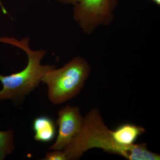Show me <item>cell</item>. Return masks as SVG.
<instances>
[{
  "label": "cell",
  "mask_w": 160,
  "mask_h": 160,
  "mask_svg": "<svg viewBox=\"0 0 160 160\" xmlns=\"http://www.w3.org/2000/svg\"><path fill=\"white\" fill-rule=\"evenodd\" d=\"M34 139L38 142L47 143L54 139L56 128L54 121L48 117L42 116L36 118L32 123Z\"/></svg>",
  "instance_id": "obj_5"
},
{
  "label": "cell",
  "mask_w": 160,
  "mask_h": 160,
  "mask_svg": "<svg viewBox=\"0 0 160 160\" xmlns=\"http://www.w3.org/2000/svg\"><path fill=\"white\" fill-rule=\"evenodd\" d=\"M58 114V133L55 142L49 148L50 150H62L78 133L82 122L80 108L77 106L67 105L60 109Z\"/></svg>",
  "instance_id": "obj_4"
},
{
  "label": "cell",
  "mask_w": 160,
  "mask_h": 160,
  "mask_svg": "<svg viewBox=\"0 0 160 160\" xmlns=\"http://www.w3.org/2000/svg\"><path fill=\"white\" fill-rule=\"evenodd\" d=\"M0 42L17 46L24 50L28 56V65L22 71L8 76L0 74V82L3 85L2 89L0 91V101L10 99L22 102L38 87L46 72L55 66L41 64L46 51L32 50L28 38L18 40L14 38L5 37L0 38Z\"/></svg>",
  "instance_id": "obj_2"
},
{
  "label": "cell",
  "mask_w": 160,
  "mask_h": 160,
  "mask_svg": "<svg viewBox=\"0 0 160 160\" xmlns=\"http://www.w3.org/2000/svg\"><path fill=\"white\" fill-rule=\"evenodd\" d=\"M99 148L129 160H160V155L149 151L145 143L123 146L116 141L98 109L93 108L83 117L81 128L63 149L67 160H78L86 152Z\"/></svg>",
  "instance_id": "obj_1"
},
{
  "label": "cell",
  "mask_w": 160,
  "mask_h": 160,
  "mask_svg": "<svg viewBox=\"0 0 160 160\" xmlns=\"http://www.w3.org/2000/svg\"><path fill=\"white\" fill-rule=\"evenodd\" d=\"M44 160H67L66 155L62 150H55L46 153Z\"/></svg>",
  "instance_id": "obj_9"
},
{
  "label": "cell",
  "mask_w": 160,
  "mask_h": 160,
  "mask_svg": "<svg viewBox=\"0 0 160 160\" xmlns=\"http://www.w3.org/2000/svg\"><path fill=\"white\" fill-rule=\"evenodd\" d=\"M146 129L142 126L134 124H124L117 127L112 134L117 142L123 146H130L139 136L145 133Z\"/></svg>",
  "instance_id": "obj_6"
},
{
  "label": "cell",
  "mask_w": 160,
  "mask_h": 160,
  "mask_svg": "<svg viewBox=\"0 0 160 160\" xmlns=\"http://www.w3.org/2000/svg\"><path fill=\"white\" fill-rule=\"evenodd\" d=\"M89 66L79 58L72 60L58 69L46 72L42 79L48 87V96L53 104L65 102L79 94L88 77Z\"/></svg>",
  "instance_id": "obj_3"
},
{
  "label": "cell",
  "mask_w": 160,
  "mask_h": 160,
  "mask_svg": "<svg viewBox=\"0 0 160 160\" xmlns=\"http://www.w3.org/2000/svg\"><path fill=\"white\" fill-rule=\"evenodd\" d=\"M14 132L12 130L0 131V157L4 159L15 149Z\"/></svg>",
  "instance_id": "obj_7"
},
{
  "label": "cell",
  "mask_w": 160,
  "mask_h": 160,
  "mask_svg": "<svg viewBox=\"0 0 160 160\" xmlns=\"http://www.w3.org/2000/svg\"><path fill=\"white\" fill-rule=\"evenodd\" d=\"M68 1H71V2H75L77 0H68Z\"/></svg>",
  "instance_id": "obj_11"
},
{
  "label": "cell",
  "mask_w": 160,
  "mask_h": 160,
  "mask_svg": "<svg viewBox=\"0 0 160 160\" xmlns=\"http://www.w3.org/2000/svg\"><path fill=\"white\" fill-rule=\"evenodd\" d=\"M156 3H157L158 4H160V0H153Z\"/></svg>",
  "instance_id": "obj_10"
},
{
  "label": "cell",
  "mask_w": 160,
  "mask_h": 160,
  "mask_svg": "<svg viewBox=\"0 0 160 160\" xmlns=\"http://www.w3.org/2000/svg\"><path fill=\"white\" fill-rule=\"evenodd\" d=\"M80 2L81 9L88 12L96 13L102 9L106 0H80Z\"/></svg>",
  "instance_id": "obj_8"
},
{
  "label": "cell",
  "mask_w": 160,
  "mask_h": 160,
  "mask_svg": "<svg viewBox=\"0 0 160 160\" xmlns=\"http://www.w3.org/2000/svg\"><path fill=\"white\" fill-rule=\"evenodd\" d=\"M2 160V159H1V157H0V160Z\"/></svg>",
  "instance_id": "obj_12"
}]
</instances>
